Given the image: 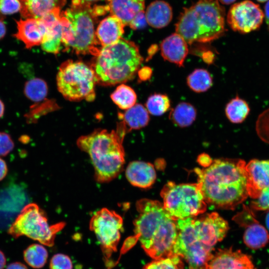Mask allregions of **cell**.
Masks as SVG:
<instances>
[{"label": "cell", "mask_w": 269, "mask_h": 269, "mask_svg": "<svg viewBox=\"0 0 269 269\" xmlns=\"http://www.w3.org/2000/svg\"><path fill=\"white\" fill-rule=\"evenodd\" d=\"M246 162L240 159H218L195 172L206 204L234 209L248 197Z\"/></svg>", "instance_id": "cell-1"}, {"label": "cell", "mask_w": 269, "mask_h": 269, "mask_svg": "<svg viewBox=\"0 0 269 269\" xmlns=\"http://www.w3.org/2000/svg\"><path fill=\"white\" fill-rule=\"evenodd\" d=\"M138 215L134 220V236L132 244L138 240L145 253L154 260L172 256L177 234L176 221L156 200L141 199L135 204Z\"/></svg>", "instance_id": "cell-2"}, {"label": "cell", "mask_w": 269, "mask_h": 269, "mask_svg": "<svg viewBox=\"0 0 269 269\" xmlns=\"http://www.w3.org/2000/svg\"><path fill=\"white\" fill-rule=\"evenodd\" d=\"M128 131L122 121L116 130L98 129L77 139L78 147L91 158L98 182H110L122 171L125 163L123 142Z\"/></svg>", "instance_id": "cell-3"}, {"label": "cell", "mask_w": 269, "mask_h": 269, "mask_svg": "<svg viewBox=\"0 0 269 269\" xmlns=\"http://www.w3.org/2000/svg\"><path fill=\"white\" fill-rule=\"evenodd\" d=\"M143 60L138 46L133 41L121 38L100 48L90 65L97 84L113 86L132 79Z\"/></svg>", "instance_id": "cell-4"}, {"label": "cell", "mask_w": 269, "mask_h": 269, "mask_svg": "<svg viewBox=\"0 0 269 269\" xmlns=\"http://www.w3.org/2000/svg\"><path fill=\"white\" fill-rule=\"evenodd\" d=\"M225 16V8L217 0H199L183 8L175 31L189 44L211 42L224 34Z\"/></svg>", "instance_id": "cell-5"}, {"label": "cell", "mask_w": 269, "mask_h": 269, "mask_svg": "<svg viewBox=\"0 0 269 269\" xmlns=\"http://www.w3.org/2000/svg\"><path fill=\"white\" fill-rule=\"evenodd\" d=\"M96 13L90 3L73 1L70 7L61 12L62 42L66 49L77 54H98L100 48L94 29Z\"/></svg>", "instance_id": "cell-6"}, {"label": "cell", "mask_w": 269, "mask_h": 269, "mask_svg": "<svg viewBox=\"0 0 269 269\" xmlns=\"http://www.w3.org/2000/svg\"><path fill=\"white\" fill-rule=\"evenodd\" d=\"M58 91L67 100L92 101L95 98L97 79L90 64L68 60L61 64L56 76Z\"/></svg>", "instance_id": "cell-7"}, {"label": "cell", "mask_w": 269, "mask_h": 269, "mask_svg": "<svg viewBox=\"0 0 269 269\" xmlns=\"http://www.w3.org/2000/svg\"><path fill=\"white\" fill-rule=\"evenodd\" d=\"M64 222L49 225L45 212L34 203L26 204L10 224L8 233L14 238L25 236L41 244L52 247L56 234Z\"/></svg>", "instance_id": "cell-8"}, {"label": "cell", "mask_w": 269, "mask_h": 269, "mask_svg": "<svg viewBox=\"0 0 269 269\" xmlns=\"http://www.w3.org/2000/svg\"><path fill=\"white\" fill-rule=\"evenodd\" d=\"M160 195L164 208L176 221L195 217L207 209L198 183L177 184L168 182L163 187Z\"/></svg>", "instance_id": "cell-9"}, {"label": "cell", "mask_w": 269, "mask_h": 269, "mask_svg": "<svg viewBox=\"0 0 269 269\" xmlns=\"http://www.w3.org/2000/svg\"><path fill=\"white\" fill-rule=\"evenodd\" d=\"M177 237L172 256L183 258L189 269H207L213 250L206 247L198 238L193 217L176 221Z\"/></svg>", "instance_id": "cell-10"}, {"label": "cell", "mask_w": 269, "mask_h": 269, "mask_svg": "<svg viewBox=\"0 0 269 269\" xmlns=\"http://www.w3.org/2000/svg\"><path fill=\"white\" fill-rule=\"evenodd\" d=\"M123 225L122 217L106 208L97 211L90 220L89 228L95 233L107 260L117 250Z\"/></svg>", "instance_id": "cell-11"}, {"label": "cell", "mask_w": 269, "mask_h": 269, "mask_svg": "<svg viewBox=\"0 0 269 269\" xmlns=\"http://www.w3.org/2000/svg\"><path fill=\"white\" fill-rule=\"evenodd\" d=\"M264 17V14L258 4L246 0L231 6L227 20L234 31L247 33L259 29Z\"/></svg>", "instance_id": "cell-12"}, {"label": "cell", "mask_w": 269, "mask_h": 269, "mask_svg": "<svg viewBox=\"0 0 269 269\" xmlns=\"http://www.w3.org/2000/svg\"><path fill=\"white\" fill-rule=\"evenodd\" d=\"M195 217L194 223L198 237L206 247L213 250L217 243L225 237L229 229L228 222L216 212Z\"/></svg>", "instance_id": "cell-13"}, {"label": "cell", "mask_w": 269, "mask_h": 269, "mask_svg": "<svg viewBox=\"0 0 269 269\" xmlns=\"http://www.w3.org/2000/svg\"><path fill=\"white\" fill-rule=\"evenodd\" d=\"M248 196L257 199L269 186V160L254 159L246 164Z\"/></svg>", "instance_id": "cell-14"}, {"label": "cell", "mask_w": 269, "mask_h": 269, "mask_svg": "<svg viewBox=\"0 0 269 269\" xmlns=\"http://www.w3.org/2000/svg\"><path fill=\"white\" fill-rule=\"evenodd\" d=\"M207 269H255L250 256L232 248L219 249L208 264Z\"/></svg>", "instance_id": "cell-15"}, {"label": "cell", "mask_w": 269, "mask_h": 269, "mask_svg": "<svg viewBox=\"0 0 269 269\" xmlns=\"http://www.w3.org/2000/svg\"><path fill=\"white\" fill-rule=\"evenodd\" d=\"M15 21L17 31L13 36L21 41L27 49L41 44L46 29L40 18H28Z\"/></svg>", "instance_id": "cell-16"}, {"label": "cell", "mask_w": 269, "mask_h": 269, "mask_svg": "<svg viewBox=\"0 0 269 269\" xmlns=\"http://www.w3.org/2000/svg\"><path fill=\"white\" fill-rule=\"evenodd\" d=\"M163 58L179 67H183L189 52L188 43L184 38L175 32L164 39L160 45Z\"/></svg>", "instance_id": "cell-17"}, {"label": "cell", "mask_w": 269, "mask_h": 269, "mask_svg": "<svg viewBox=\"0 0 269 269\" xmlns=\"http://www.w3.org/2000/svg\"><path fill=\"white\" fill-rule=\"evenodd\" d=\"M125 173L127 180L132 185L142 188L150 187L156 177L153 165L141 161L130 162Z\"/></svg>", "instance_id": "cell-18"}, {"label": "cell", "mask_w": 269, "mask_h": 269, "mask_svg": "<svg viewBox=\"0 0 269 269\" xmlns=\"http://www.w3.org/2000/svg\"><path fill=\"white\" fill-rule=\"evenodd\" d=\"M125 25L116 16L111 15L103 19L95 31L102 47L114 44L122 38Z\"/></svg>", "instance_id": "cell-19"}, {"label": "cell", "mask_w": 269, "mask_h": 269, "mask_svg": "<svg viewBox=\"0 0 269 269\" xmlns=\"http://www.w3.org/2000/svg\"><path fill=\"white\" fill-rule=\"evenodd\" d=\"M145 0H107L111 15L118 17L126 25L144 9Z\"/></svg>", "instance_id": "cell-20"}, {"label": "cell", "mask_w": 269, "mask_h": 269, "mask_svg": "<svg viewBox=\"0 0 269 269\" xmlns=\"http://www.w3.org/2000/svg\"><path fill=\"white\" fill-rule=\"evenodd\" d=\"M20 10L23 18H40L49 12L60 9L65 5L66 0H19Z\"/></svg>", "instance_id": "cell-21"}, {"label": "cell", "mask_w": 269, "mask_h": 269, "mask_svg": "<svg viewBox=\"0 0 269 269\" xmlns=\"http://www.w3.org/2000/svg\"><path fill=\"white\" fill-rule=\"evenodd\" d=\"M145 15L147 23L155 28H161L171 21L173 12L171 6L163 0H155L147 6Z\"/></svg>", "instance_id": "cell-22"}, {"label": "cell", "mask_w": 269, "mask_h": 269, "mask_svg": "<svg viewBox=\"0 0 269 269\" xmlns=\"http://www.w3.org/2000/svg\"><path fill=\"white\" fill-rule=\"evenodd\" d=\"M243 240L250 249L257 250L264 247L269 241L267 230L256 220L245 226Z\"/></svg>", "instance_id": "cell-23"}, {"label": "cell", "mask_w": 269, "mask_h": 269, "mask_svg": "<svg viewBox=\"0 0 269 269\" xmlns=\"http://www.w3.org/2000/svg\"><path fill=\"white\" fill-rule=\"evenodd\" d=\"M197 116L196 108L191 104L181 102L172 109L169 115V119L175 126L186 128L191 125Z\"/></svg>", "instance_id": "cell-24"}, {"label": "cell", "mask_w": 269, "mask_h": 269, "mask_svg": "<svg viewBox=\"0 0 269 269\" xmlns=\"http://www.w3.org/2000/svg\"><path fill=\"white\" fill-rule=\"evenodd\" d=\"M123 121L127 129L137 130L145 127L149 121V113L140 104H135L126 110L123 116Z\"/></svg>", "instance_id": "cell-25"}, {"label": "cell", "mask_w": 269, "mask_h": 269, "mask_svg": "<svg viewBox=\"0 0 269 269\" xmlns=\"http://www.w3.org/2000/svg\"><path fill=\"white\" fill-rule=\"evenodd\" d=\"M227 119L233 124H241L247 118L250 112L248 103L238 96L231 99L225 109Z\"/></svg>", "instance_id": "cell-26"}, {"label": "cell", "mask_w": 269, "mask_h": 269, "mask_svg": "<svg viewBox=\"0 0 269 269\" xmlns=\"http://www.w3.org/2000/svg\"><path fill=\"white\" fill-rule=\"evenodd\" d=\"M62 26L60 18L53 26L46 29L41 43L42 49L48 53L53 54L59 53L62 44Z\"/></svg>", "instance_id": "cell-27"}, {"label": "cell", "mask_w": 269, "mask_h": 269, "mask_svg": "<svg viewBox=\"0 0 269 269\" xmlns=\"http://www.w3.org/2000/svg\"><path fill=\"white\" fill-rule=\"evenodd\" d=\"M187 84L189 88L196 93L207 91L213 84L211 74L206 69H195L187 77Z\"/></svg>", "instance_id": "cell-28"}, {"label": "cell", "mask_w": 269, "mask_h": 269, "mask_svg": "<svg viewBox=\"0 0 269 269\" xmlns=\"http://www.w3.org/2000/svg\"><path fill=\"white\" fill-rule=\"evenodd\" d=\"M111 98L119 108L126 110L136 104L137 96L131 87L121 84L112 93Z\"/></svg>", "instance_id": "cell-29"}, {"label": "cell", "mask_w": 269, "mask_h": 269, "mask_svg": "<svg viewBox=\"0 0 269 269\" xmlns=\"http://www.w3.org/2000/svg\"><path fill=\"white\" fill-rule=\"evenodd\" d=\"M48 254L44 246L38 244L29 246L23 252V258L26 263L34 269L44 267L47 262Z\"/></svg>", "instance_id": "cell-30"}, {"label": "cell", "mask_w": 269, "mask_h": 269, "mask_svg": "<svg viewBox=\"0 0 269 269\" xmlns=\"http://www.w3.org/2000/svg\"><path fill=\"white\" fill-rule=\"evenodd\" d=\"M48 93L46 82L39 78H34L26 81L24 86V94L26 97L34 102L44 100Z\"/></svg>", "instance_id": "cell-31"}, {"label": "cell", "mask_w": 269, "mask_h": 269, "mask_svg": "<svg viewBox=\"0 0 269 269\" xmlns=\"http://www.w3.org/2000/svg\"><path fill=\"white\" fill-rule=\"evenodd\" d=\"M170 100L165 94L155 93L150 95L145 103V108L153 116H161L167 112L170 108Z\"/></svg>", "instance_id": "cell-32"}, {"label": "cell", "mask_w": 269, "mask_h": 269, "mask_svg": "<svg viewBox=\"0 0 269 269\" xmlns=\"http://www.w3.org/2000/svg\"><path fill=\"white\" fill-rule=\"evenodd\" d=\"M181 265L180 258L174 256L154 260L147 264L143 269H180Z\"/></svg>", "instance_id": "cell-33"}, {"label": "cell", "mask_w": 269, "mask_h": 269, "mask_svg": "<svg viewBox=\"0 0 269 269\" xmlns=\"http://www.w3.org/2000/svg\"><path fill=\"white\" fill-rule=\"evenodd\" d=\"M255 129L259 138L265 143L269 144V108L259 115Z\"/></svg>", "instance_id": "cell-34"}, {"label": "cell", "mask_w": 269, "mask_h": 269, "mask_svg": "<svg viewBox=\"0 0 269 269\" xmlns=\"http://www.w3.org/2000/svg\"><path fill=\"white\" fill-rule=\"evenodd\" d=\"M50 269H72L73 265L70 258L63 254L54 255L50 260Z\"/></svg>", "instance_id": "cell-35"}, {"label": "cell", "mask_w": 269, "mask_h": 269, "mask_svg": "<svg viewBox=\"0 0 269 269\" xmlns=\"http://www.w3.org/2000/svg\"><path fill=\"white\" fill-rule=\"evenodd\" d=\"M254 210L269 211V186L262 190L259 197L251 204Z\"/></svg>", "instance_id": "cell-36"}, {"label": "cell", "mask_w": 269, "mask_h": 269, "mask_svg": "<svg viewBox=\"0 0 269 269\" xmlns=\"http://www.w3.org/2000/svg\"><path fill=\"white\" fill-rule=\"evenodd\" d=\"M14 147V143L10 135L0 132V157L7 155Z\"/></svg>", "instance_id": "cell-37"}, {"label": "cell", "mask_w": 269, "mask_h": 269, "mask_svg": "<svg viewBox=\"0 0 269 269\" xmlns=\"http://www.w3.org/2000/svg\"><path fill=\"white\" fill-rule=\"evenodd\" d=\"M20 9L19 0H0V13L3 15L14 13Z\"/></svg>", "instance_id": "cell-38"}, {"label": "cell", "mask_w": 269, "mask_h": 269, "mask_svg": "<svg viewBox=\"0 0 269 269\" xmlns=\"http://www.w3.org/2000/svg\"><path fill=\"white\" fill-rule=\"evenodd\" d=\"M147 24L144 10L138 13L129 24V26L134 29L144 27Z\"/></svg>", "instance_id": "cell-39"}, {"label": "cell", "mask_w": 269, "mask_h": 269, "mask_svg": "<svg viewBox=\"0 0 269 269\" xmlns=\"http://www.w3.org/2000/svg\"><path fill=\"white\" fill-rule=\"evenodd\" d=\"M152 73L150 68L144 67L139 71V77L142 80H147L151 77Z\"/></svg>", "instance_id": "cell-40"}, {"label": "cell", "mask_w": 269, "mask_h": 269, "mask_svg": "<svg viewBox=\"0 0 269 269\" xmlns=\"http://www.w3.org/2000/svg\"><path fill=\"white\" fill-rule=\"evenodd\" d=\"M8 172V168L6 162L0 157V181L3 179Z\"/></svg>", "instance_id": "cell-41"}, {"label": "cell", "mask_w": 269, "mask_h": 269, "mask_svg": "<svg viewBox=\"0 0 269 269\" xmlns=\"http://www.w3.org/2000/svg\"><path fill=\"white\" fill-rule=\"evenodd\" d=\"M198 159L200 164L205 167L209 166L212 161L209 156L206 154L200 155Z\"/></svg>", "instance_id": "cell-42"}, {"label": "cell", "mask_w": 269, "mask_h": 269, "mask_svg": "<svg viewBox=\"0 0 269 269\" xmlns=\"http://www.w3.org/2000/svg\"><path fill=\"white\" fill-rule=\"evenodd\" d=\"M6 269H28L25 265L20 262H14L10 264Z\"/></svg>", "instance_id": "cell-43"}, {"label": "cell", "mask_w": 269, "mask_h": 269, "mask_svg": "<svg viewBox=\"0 0 269 269\" xmlns=\"http://www.w3.org/2000/svg\"><path fill=\"white\" fill-rule=\"evenodd\" d=\"M4 17H0V40L5 35L6 33V27L3 22Z\"/></svg>", "instance_id": "cell-44"}, {"label": "cell", "mask_w": 269, "mask_h": 269, "mask_svg": "<svg viewBox=\"0 0 269 269\" xmlns=\"http://www.w3.org/2000/svg\"><path fill=\"white\" fill-rule=\"evenodd\" d=\"M266 21L269 30V0L265 6Z\"/></svg>", "instance_id": "cell-45"}, {"label": "cell", "mask_w": 269, "mask_h": 269, "mask_svg": "<svg viewBox=\"0 0 269 269\" xmlns=\"http://www.w3.org/2000/svg\"><path fill=\"white\" fill-rule=\"evenodd\" d=\"M6 264V259L4 254L0 250V269H3Z\"/></svg>", "instance_id": "cell-46"}, {"label": "cell", "mask_w": 269, "mask_h": 269, "mask_svg": "<svg viewBox=\"0 0 269 269\" xmlns=\"http://www.w3.org/2000/svg\"><path fill=\"white\" fill-rule=\"evenodd\" d=\"M4 105L3 102L0 99V119L3 116L4 113Z\"/></svg>", "instance_id": "cell-47"}, {"label": "cell", "mask_w": 269, "mask_h": 269, "mask_svg": "<svg viewBox=\"0 0 269 269\" xmlns=\"http://www.w3.org/2000/svg\"><path fill=\"white\" fill-rule=\"evenodd\" d=\"M220 3L224 4H230L233 3L236 0H217Z\"/></svg>", "instance_id": "cell-48"}, {"label": "cell", "mask_w": 269, "mask_h": 269, "mask_svg": "<svg viewBox=\"0 0 269 269\" xmlns=\"http://www.w3.org/2000/svg\"><path fill=\"white\" fill-rule=\"evenodd\" d=\"M99 0H72L73 2H85L90 3L91 2Z\"/></svg>", "instance_id": "cell-49"}, {"label": "cell", "mask_w": 269, "mask_h": 269, "mask_svg": "<svg viewBox=\"0 0 269 269\" xmlns=\"http://www.w3.org/2000/svg\"><path fill=\"white\" fill-rule=\"evenodd\" d=\"M267 225L269 229V213L268 214V216H267Z\"/></svg>", "instance_id": "cell-50"}, {"label": "cell", "mask_w": 269, "mask_h": 269, "mask_svg": "<svg viewBox=\"0 0 269 269\" xmlns=\"http://www.w3.org/2000/svg\"><path fill=\"white\" fill-rule=\"evenodd\" d=\"M257 1L260 2H265L268 0H257Z\"/></svg>", "instance_id": "cell-51"}, {"label": "cell", "mask_w": 269, "mask_h": 269, "mask_svg": "<svg viewBox=\"0 0 269 269\" xmlns=\"http://www.w3.org/2000/svg\"><path fill=\"white\" fill-rule=\"evenodd\" d=\"M4 15L1 14L0 13V17H4Z\"/></svg>", "instance_id": "cell-52"}]
</instances>
